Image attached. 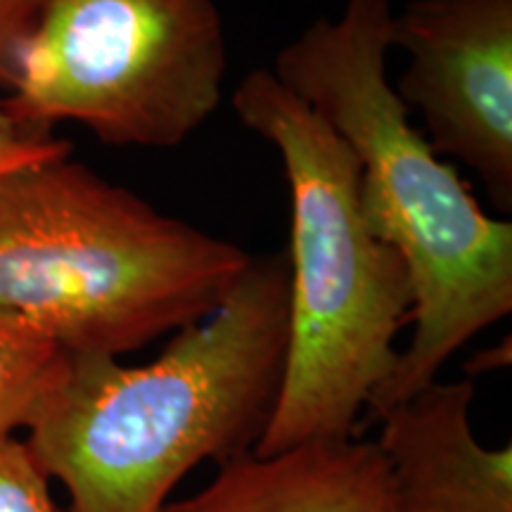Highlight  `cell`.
Returning <instances> with one entry per match:
<instances>
[{
	"label": "cell",
	"mask_w": 512,
	"mask_h": 512,
	"mask_svg": "<svg viewBox=\"0 0 512 512\" xmlns=\"http://www.w3.org/2000/svg\"><path fill=\"white\" fill-rule=\"evenodd\" d=\"M287 297V254L252 256L219 309L152 363L67 354L24 444L72 512H162L192 467L254 448L283 380Z\"/></svg>",
	"instance_id": "1"
},
{
	"label": "cell",
	"mask_w": 512,
	"mask_h": 512,
	"mask_svg": "<svg viewBox=\"0 0 512 512\" xmlns=\"http://www.w3.org/2000/svg\"><path fill=\"white\" fill-rule=\"evenodd\" d=\"M392 17V0H347L271 69L354 152L366 221L411 273L413 339L368 401L375 420L439 380L448 358L512 311V223L491 219L408 121L387 79Z\"/></svg>",
	"instance_id": "2"
},
{
	"label": "cell",
	"mask_w": 512,
	"mask_h": 512,
	"mask_svg": "<svg viewBox=\"0 0 512 512\" xmlns=\"http://www.w3.org/2000/svg\"><path fill=\"white\" fill-rule=\"evenodd\" d=\"M230 105L280 152L290 188L285 368L252 451L347 439L396 366V335L413 311L411 273L366 221L354 152L271 69L249 72Z\"/></svg>",
	"instance_id": "3"
},
{
	"label": "cell",
	"mask_w": 512,
	"mask_h": 512,
	"mask_svg": "<svg viewBox=\"0 0 512 512\" xmlns=\"http://www.w3.org/2000/svg\"><path fill=\"white\" fill-rule=\"evenodd\" d=\"M249 261L72 155L0 174V309L69 356L119 358L200 323Z\"/></svg>",
	"instance_id": "4"
},
{
	"label": "cell",
	"mask_w": 512,
	"mask_h": 512,
	"mask_svg": "<svg viewBox=\"0 0 512 512\" xmlns=\"http://www.w3.org/2000/svg\"><path fill=\"white\" fill-rule=\"evenodd\" d=\"M226 67L214 0H41L0 105L24 126L171 150L219 110Z\"/></svg>",
	"instance_id": "5"
},
{
	"label": "cell",
	"mask_w": 512,
	"mask_h": 512,
	"mask_svg": "<svg viewBox=\"0 0 512 512\" xmlns=\"http://www.w3.org/2000/svg\"><path fill=\"white\" fill-rule=\"evenodd\" d=\"M408 55L394 93L418 110L439 157L470 166L512 211V0H411L392 17Z\"/></svg>",
	"instance_id": "6"
},
{
	"label": "cell",
	"mask_w": 512,
	"mask_h": 512,
	"mask_svg": "<svg viewBox=\"0 0 512 512\" xmlns=\"http://www.w3.org/2000/svg\"><path fill=\"white\" fill-rule=\"evenodd\" d=\"M472 401V377L434 380L377 418L375 444L403 512H512V446L479 444Z\"/></svg>",
	"instance_id": "7"
},
{
	"label": "cell",
	"mask_w": 512,
	"mask_h": 512,
	"mask_svg": "<svg viewBox=\"0 0 512 512\" xmlns=\"http://www.w3.org/2000/svg\"><path fill=\"white\" fill-rule=\"evenodd\" d=\"M162 512H403L375 441L320 439L275 456L240 453L200 494Z\"/></svg>",
	"instance_id": "8"
},
{
	"label": "cell",
	"mask_w": 512,
	"mask_h": 512,
	"mask_svg": "<svg viewBox=\"0 0 512 512\" xmlns=\"http://www.w3.org/2000/svg\"><path fill=\"white\" fill-rule=\"evenodd\" d=\"M67 354L15 313L0 309V439L27 430L60 380Z\"/></svg>",
	"instance_id": "9"
},
{
	"label": "cell",
	"mask_w": 512,
	"mask_h": 512,
	"mask_svg": "<svg viewBox=\"0 0 512 512\" xmlns=\"http://www.w3.org/2000/svg\"><path fill=\"white\" fill-rule=\"evenodd\" d=\"M24 439H0V512H60Z\"/></svg>",
	"instance_id": "10"
},
{
	"label": "cell",
	"mask_w": 512,
	"mask_h": 512,
	"mask_svg": "<svg viewBox=\"0 0 512 512\" xmlns=\"http://www.w3.org/2000/svg\"><path fill=\"white\" fill-rule=\"evenodd\" d=\"M72 155V143L53 136L48 128L19 124L0 105V174L17 166Z\"/></svg>",
	"instance_id": "11"
},
{
	"label": "cell",
	"mask_w": 512,
	"mask_h": 512,
	"mask_svg": "<svg viewBox=\"0 0 512 512\" xmlns=\"http://www.w3.org/2000/svg\"><path fill=\"white\" fill-rule=\"evenodd\" d=\"M41 0H0V88L10 91L22 46L34 29Z\"/></svg>",
	"instance_id": "12"
},
{
	"label": "cell",
	"mask_w": 512,
	"mask_h": 512,
	"mask_svg": "<svg viewBox=\"0 0 512 512\" xmlns=\"http://www.w3.org/2000/svg\"><path fill=\"white\" fill-rule=\"evenodd\" d=\"M510 361V342L508 339H505V344H501V347H496V349H491V351H484L482 356H477V373L475 375H479V373H486V370L489 368H501L503 363H508Z\"/></svg>",
	"instance_id": "13"
}]
</instances>
